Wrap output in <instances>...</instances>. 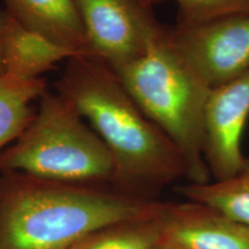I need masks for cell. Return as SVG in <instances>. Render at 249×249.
<instances>
[{"mask_svg":"<svg viewBox=\"0 0 249 249\" xmlns=\"http://www.w3.org/2000/svg\"><path fill=\"white\" fill-rule=\"evenodd\" d=\"M76 4L90 55L111 70L144 53L166 30L147 0H76Z\"/></svg>","mask_w":249,"mask_h":249,"instance_id":"obj_5","label":"cell"},{"mask_svg":"<svg viewBox=\"0 0 249 249\" xmlns=\"http://www.w3.org/2000/svg\"><path fill=\"white\" fill-rule=\"evenodd\" d=\"M35 116L0 152V173H22L49 181L113 186L111 152L66 97L49 90Z\"/></svg>","mask_w":249,"mask_h":249,"instance_id":"obj_4","label":"cell"},{"mask_svg":"<svg viewBox=\"0 0 249 249\" xmlns=\"http://www.w3.org/2000/svg\"><path fill=\"white\" fill-rule=\"evenodd\" d=\"M5 12L21 26L36 31L74 55L89 54L76 0H4Z\"/></svg>","mask_w":249,"mask_h":249,"instance_id":"obj_9","label":"cell"},{"mask_svg":"<svg viewBox=\"0 0 249 249\" xmlns=\"http://www.w3.org/2000/svg\"><path fill=\"white\" fill-rule=\"evenodd\" d=\"M165 207L155 216L98 230L70 249H152L161 239Z\"/></svg>","mask_w":249,"mask_h":249,"instance_id":"obj_13","label":"cell"},{"mask_svg":"<svg viewBox=\"0 0 249 249\" xmlns=\"http://www.w3.org/2000/svg\"><path fill=\"white\" fill-rule=\"evenodd\" d=\"M152 249H174V248L170 247V246L165 245V244H163V242H161V241H160Z\"/></svg>","mask_w":249,"mask_h":249,"instance_id":"obj_16","label":"cell"},{"mask_svg":"<svg viewBox=\"0 0 249 249\" xmlns=\"http://www.w3.org/2000/svg\"><path fill=\"white\" fill-rule=\"evenodd\" d=\"M187 201L205 205L249 227V156L242 169L225 180L188 183L178 188Z\"/></svg>","mask_w":249,"mask_h":249,"instance_id":"obj_11","label":"cell"},{"mask_svg":"<svg viewBox=\"0 0 249 249\" xmlns=\"http://www.w3.org/2000/svg\"><path fill=\"white\" fill-rule=\"evenodd\" d=\"M55 91L66 97L110 150L118 191L154 198L160 189L186 178L183 160L121 85L114 71L92 55L65 62Z\"/></svg>","mask_w":249,"mask_h":249,"instance_id":"obj_1","label":"cell"},{"mask_svg":"<svg viewBox=\"0 0 249 249\" xmlns=\"http://www.w3.org/2000/svg\"><path fill=\"white\" fill-rule=\"evenodd\" d=\"M164 207L114 187L0 173V249H70L98 230L155 216Z\"/></svg>","mask_w":249,"mask_h":249,"instance_id":"obj_2","label":"cell"},{"mask_svg":"<svg viewBox=\"0 0 249 249\" xmlns=\"http://www.w3.org/2000/svg\"><path fill=\"white\" fill-rule=\"evenodd\" d=\"M6 20L5 9H0V75L4 74V65H2V31H4Z\"/></svg>","mask_w":249,"mask_h":249,"instance_id":"obj_15","label":"cell"},{"mask_svg":"<svg viewBox=\"0 0 249 249\" xmlns=\"http://www.w3.org/2000/svg\"><path fill=\"white\" fill-rule=\"evenodd\" d=\"M160 241L174 249H249V227L195 202L166 203Z\"/></svg>","mask_w":249,"mask_h":249,"instance_id":"obj_8","label":"cell"},{"mask_svg":"<svg viewBox=\"0 0 249 249\" xmlns=\"http://www.w3.org/2000/svg\"><path fill=\"white\" fill-rule=\"evenodd\" d=\"M130 97L181 155L189 183L210 181L204 113L211 88L164 35L144 53L112 70Z\"/></svg>","mask_w":249,"mask_h":249,"instance_id":"obj_3","label":"cell"},{"mask_svg":"<svg viewBox=\"0 0 249 249\" xmlns=\"http://www.w3.org/2000/svg\"><path fill=\"white\" fill-rule=\"evenodd\" d=\"M167 37L188 66L211 89L249 68V14L202 23H177L167 27Z\"/></svg>","mask_w":249,"mask_h":249,"instance_id":"obj_6","label":"cell"},{"mask_svg":"<svg viewBox=\"0 0 249 249\" xmlns=\"http://www.w3.org/2000/svg\"><path fill=\"white\" fill-rule=\"evenodd\" d=\"M74 54L45 36L21 26L6 13L2 31L4 73L22 80H35Z\"/></svg>","mask_w":249,"mask_h":249,"instance_id":"obj_10","label":"cell"},{"mask_svg":"<svg viewBox=\"0 0 249 249\" xmlns=\"http://www.w3.org/2000/svg\"><path fill=\"white\" fill-rule=\"evenodd\" d=\"M249 121V68L211 89L204 113V160L213 180L235 176L244 166L242 138Z\"/></svg>","mask_w":249,"mask_h":249,"instance_id":"obj_7","label":"cell"},{"mask_svg":"<svg viewBox=\"0 0 249 249\" xmlns=\"http://www.w3.org/2000/svg\"><path fill=\"white\" fill-rule=\"evenodd\" d=\"M152 6L165 0H147ZM178 5V23L208 22L233 15L249 14V0H173Z\"/></svg>","mask_w":249,"mask_h":249,"instance_id":"obj_14","label":"cell"},{"mask_svg":"<svg viewBox=\"0 0 249 249\" xmlns=\"http://www.w3.org/2000/svg\"><path fill=\"white\" fill-rule=\"evenodd\" d=\"M48 90L43 77L22 80L0 75V152L17 140L35 116L34 102Z\"/></svg>","mask_w":249,"mask_h":249,"instance_id":"obj_12","label":"cell"}]
</instances>
